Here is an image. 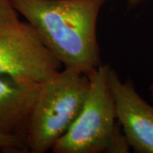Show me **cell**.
<instances>
[{"mask_svg":"<svg viewBox=\"0 0 153 153\" xmlns=\"http://www.w3.org/2000/svg\"><path fill=\"white\" fill-rule=\"evenodd\" d=\"M64 68L90 75L101 65L97 22L106 0H10Z\"/></svg>","mask_w":153,"mask_h":153,"instance_id":"1","label":"cell"},{"mask_svg":"<svg viewBox=\"0 0 153 153\" xmlns=\"http://www.w3.org/2000/svg\"><path fill=\"white\" fill-rule=\"evenodd\" d=\"M110 66L88 75L89 87L82 108L68 130L52 148L54 153H125L130 146L117 119L109 83Z\"/></svg>","mask_w":153,"mask_h":153,"instance_id":"2","label":"cell"},{"mask_svg":"<svg viewBox=\"0 0 153 153\" xmlns=\"http://www.w3.org/2000/svg\"><path fill=\"white\" fill-rule=\"evenodd\" d=\"M88 87V76L69 68L60 70L41 84L26 138L27 152L52 150L76 119Z\"/></svg>","mask_w":153,"mask_h":153,"instance_id":"3","label":"cell"},{"mask_svg":"<svg viewBox=\"0 0 153 153\" xmlns=\"http://www.w3.org/2000/svg\"><path fill=\"white\" fill-rule=\"evenodd\" d=\"M60 66L27 22L17 20L0 28V76L41 85L60 71Z\"/></svg>","mask_w":153,"mask_h":153,"instance_id":"4","label":"cell"},{"mask_svg":"<svg viewBox=\"0 0 153 153\" xmlns=\"http://www.w3.org/2000/svg\"><path fill=\"white\" fill-rule=\"evenodd\" d=\"M109 83L117 119L130 148L138 153H153V105L139 94L129 78L122 81L110 68Z\"/></svg>","mask_w":153,"mask_h":153,"instance_id":"5","label":"cell"},{"mask_svg":"<svg viewBox=\"0 0 153 153\" xmlns=\"http://www.w3.org/2000/svg\"><path fill=\"white\" fill-rule=\"evenodd\" d=\"M40 86L0 76V135L15 139L26 146L29 123Z\"/></svg>","mask_w":153,"mask_h":153,"instance_id":"6","label":"cell"},{"mask_svg":"<svg viewBox=\"0 0 153 153\" xmlns=\"http://www.w3.org/2000/svg\"><path fill=\"white\" fill-rule=\"evenodd\" d=\"M10 0H0V28L19 20Z\"/></svg>","mask_w":153,"mask_h":153,"instance_id":"7","label":"cell"},{"mask_svg":"<svg viewBox=\"0 0 153 153\" xmlns=\"http://www.w3.org/2000/svg\"><path fill=\"white\" fill-rule=\"evenodd\" d=\"M0 150L9 152H27L26 146L19 140L0 135Z\"/></svg>","mask_w":153,"mask_h":153,"instance_id":"8","label":"cell"},{"mask_svg":"<svg viewBox=\"0 0 153 153\" xmlns=\"http://www.w3.org/2000/svg\"><path fill=\"white\" fill-rule=\"evenodd\" d=\"M148 91H149V94L151 95V98L152 100L153 101V82L151 83V85L149 86V88H148Z\"/></svg>","mask_w":153,"mask_h":153,"instance_id":"9","label":"cell"}]
</instances>
